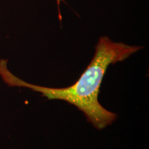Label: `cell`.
I'll return each instance as SVG.
<instances>
[{
  "label": "cell",
  "mask_w": 149,
  "mask_h": 149,
  "mask_svg": "<svg viewBox=\"0 0 149 149\" xmlns=\"http://www.w3.org/2000/svg\"><path fill=\"white\" fill-rule=\"evenodd\" d=\"M62 1V0H56V2H57V7H58V13H59V17L60 19L61 20V13H60V3H61V1Z\"/></svg>",
  "instance_id": "obj_2"
},
{
  "label": "cell",
  "mask_w": 149,
  "mask_h": 149,
  "mask_svg": "<svg viewBox=\"0 0 149 149\" xmlns=\"http://www.w3.org/2000/svg\"><path fill=\"white\" fill-rule=\"evenodd\" d=\"M142 47L115 42L107 36L101 37L95 46L92 60L77 81L66 88H50L28 83L13 74L8 68V60L0 59V77L9 86L24 87L40 93L48 100H63L83 112L97 129L111 124L117 115L102 107L98 100L100 86L111 64L124 61Z\"/></svg>",
  "instance_id": "obj_1"
}]
</instances>
